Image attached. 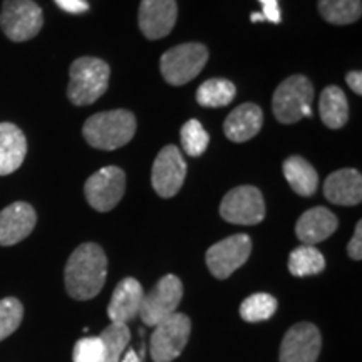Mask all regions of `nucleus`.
Instances as JSON below:
<instances>
[{"label": "nucleus", "mask_w": 362, "mask_h": 362, "mask_svg": "<svg viewBox=\"0 0 362 362\" xmlns=\"http://www.w3.org/2000/svg\"><path fill=\"white\" fill-rule=\"evenodd\" d=\"M107 277V257L98 243H83L66 264V291L76 300H90L101 292Z\"/></svg>", "instance_id": "1"}, {"label": "nucleus", "mask_w": 362, "mask_h": 362, "mask_svg": "<svg viewBox=\"0 0 362 362\" xmlns=\"http://www.w3.org/2000/svg\"><path fill=\"white\" fill-rule=\"evenodd\" d=\"M136 133V116L131 111L115 110L90 116L84 123L83 134L89 146L115 151L128 144Z\"/></svg>", "instance_id": "2"}, {"label": "nucleus", "mask_w": 362, "mask_h": 362, "mask_svg": "<svg viewBox=\"0 0 362 362\" xmlns=\"http://www.w3.org/2000/svg\"><path fill=\"white\" fill-rule=\"evenodd\" d=\"M111 69L98 57H79L71 64L67 98L76 106L94 104L110 86Z\"/></svg>", "instance_id": "3"}, {"label": "nucleus", "mask_w": 362, "mask_h": 362, "mask_svg": "<svg viewBox=\"0 0 362 362\" xmlns=\"http://www.w3.org/2000/svg\"><path fill=\"white\" fill-rule=\"evenodd\" d=\"M314 86L305 76H291L275 89L272 110L279 123L293 124L312 116Z\"/></svg>", "instance_id": "4"}, {"label": "nucleus", "mask_w": 362, "mask_h": 362, "mask_svg": "<svg viewBox=\"0 0 362 362\" xmlns=\"http://www.w3.org/2000/svg\"><path fill=\"white\" fill-rule=\"evenodd\" d=\"M192 334V320L187 314L175 312L153 327L149 354L153 362H171L187 347Z\"/></svg>", "instance_id": "5"}, {"label": "nucleus", "mask_w": 362, "mask_h": 362, "mask_svg": "<svg viewBox=\"0 0 362 362\" xmlns=\"http://www.w3.org/2000/svg\"><path fill=\"white\" fill-rule=\"evenodd\" d=\"M208 62V49L203 44L187 42L176 45L161 56L160 69L171 86H183L193 81Z\"/></svg>", "instance_id": "6"}, {"label": "nucleus", "mask_w": 362, "mask_h": 362, "mask_svg": "<svg viewBox=\"0 0 362 362\" xmlns=\"http://www.w3.org/2000/svg\"><path fill=\"white\" fill-rule=\"evenodd\" d=\"M44 25V13L34 0H4L0 29L13 42L34 39Z\"/></svg>", "instance_id": "7"}, {"label": "nucleus", "mask_w": 362, "mask_h": 362, "mask_svg": "<svg viewBox=\"0 0 362 362\" xmlns=\"http://www.w3.org/2000/svg\"><path fill=\"white\" fill-rule=\"evenodd\" d=\"M183 298V284L173 274L165 275L158 280L149 293H144L139 317L149 327H155L166 317L173 315Z\"/></svg>", "instance_id": "8"}, {"label": "nucleus", "mask_w": 362, "mask_h": 362, "mask_svg": "<svg viewBox=\"0 0 362 362\" xmlns=\"http://www.w3.org/2000/svg\"><path fill=\"white\" fill-rule=\"evenodd\" d=\"M221 218L235 225H257L265 218V202L257 187L243 185L230 189L220 205Z\"/></svg>", "instance_id": "9"}, {"label": "nucleus", "mask_w": 362, "mask_h": 362, "mask_svg": "<svg viewBox=\"0 0 362 362\" xmlns=\"http://www.w3.org/2000/svg\"><path fill=\"white\" fill-rule=\"evenodd\" d=\"M126 175L117 166H106L90 175L84 185L86 200L96 211L106 214L123 200Z\"/></svg>", "instance_id": "10"}, {"label": "nucleus", "mask_w": 362, "mask_h": 362, "mask_svg": "<svg viewBox=\"0 0 362 362\" xmlns=\"http://www.w3.org/2000/svg\"><path fill=\"white\" fill-rule=\"evenodd\" d=\"M252 253V240L245 233L226 237L206 250V265L215 279L225 280L248 260Z\"/></svg>", "instance_id": "11"}, {"label": "nucleus", "mask_w": 362, "mask_h": 362, "mask_svg": "<svg viewBox=\"0 0 362 362\" xmlns=\"http://www.w3.org/2000/svg\"><path fill=\"white\" fill-rule=\"evenodd\" d=\"M187 178V161L173 144L165 146L156 156L151 170L153 189L161 198H173Z\"/></svg>", "instance_id": "12"}, {"label": "nucleus", "mask_w": 362, "mask_h": 362, "mask_svg": "<svg viewBox=\"0 0 362 362\" xmlns=\"http://www.w3.org/2000/svg\"><path fill=\"white\" fill-rule=\"evenodd\" d=\"M322 337L310 322H298L285 332L280 344V362H315L319 359Z\"/></svg>", "instance_id": "13"}, {"label": "nucleus", "mask_w": 362, "mask_h": 362, "mask_svg": "<svg viewBox=\"0 0 362 362\" xmlns=\"http://www.w3.org/2000/svg\"><path fill=\"white\" fill-rule=\"evenodd\" d=\"M178 19L176 0H141L138 11V25L149 40L166 37Z\"/></svg>", "instance_id": "14"}, {"label": "nucleus", "mask_w": 362, "mask_h": 362, "mask_svg": "<svg viewBox=\"0 0 362 362\" xmlns=\"http://www.w3.org/2000/svg\"><path fill=\"white\" fill-rule=\"evenodd\" d=\"M37 215L29 203L16 202L0 211V245L11 247L33 233Z\"/></svg>", "instance_id": "15"}, {"label": "nucleus", "mask_w": 362, "mask_h": 362, "mask_svg": "<svg viewBox=\"0 0 362 362\" xmlns=\"http://www.w3.org/2000/svg\"><path fill=\"white\" fill-rule=\"evenodd\" d=\"M143 297L144 291L138 280L133 277L123 279L112 292L110 305H107V315L112 322L128 324L129 320L139 315Z\"/></svg>", "instance_id": "16"}, {"label": "nucleus", "mask_w": 362, "mask_h": 362, "mask_svg": "<svg viewBox=\"0 0 362 362\" xmlns=\"http://www.w3.org/2000/svg\"><path fill=\"white\" fill-rule=\"evenodd\" d=\"M339 220L332 211L324 206H315L302 214L297 220L296 233L302 245L315 247L317 243L327 240L337 230Z\"/></svg>", "instance_id": "17"}, {"label": "nucleus", "mask_w": 362, "mask_h": 362, "mask_svg": "<svg viewBox=\"0 0 362 362\" xmlns=\"http://www.w3.org/2000/svg\"><path fill=\"white\" fill-rule=\"evenodd\" d=\"M325 198L334 205L354 206L362 202V176L354 168L337 170L324 183Z\"/></svg>", "instance_id": "18"}, {"label": "nucleus", "mask_w": 362, "mask_h": 362, "mask_svg": "<svg viewBox=\"0 0 362 362\" xmlns=\"http://www.w3.org/2000/svg\"><path fill=\"white\" fill-rule=\"evenodd\" d=\"M264 124V112L257 104L245 103L235 107L225 119V136L233 143H245L259 134Z\"/></svg>", "instance_id": "19"}, {"label": "nucleus", "mask_w": 362, "mask_h": 362, "mask_svg": "<svg viewBox=\"0 0 362 362\" xmlns=\"http://www.w3.org/2000/svg\"><path fill=\"white\" fill-rule=\"evenodd\" d=\"M27 155V139L21 128L12 123H0V176L21 168Z\"/></svg>", "instance_id": "20"}, {"label": "nucleus", "mask_w": 362, "mask_h": 362, "mask_svg": "<svg viewBox=\"0 0 362 362\" xmlns=\"http://www.w3.org/2000/svg\"><path fill=\"white\" fill-rule=\"evenodd\" d=\"M284 176L293 192L300 197H312L319 187V175L302 156H288L284 161Z\"/></svg>", "instance_id": "21"}, {"label": "nucleus", "mask_w": 362, "mask_h": 362, "mask_svg": "<svg viewBox=\"0 0 362 362\" xmlns=\"http://www.w3.org/2000/svg\"><path fill=\"white\" fill-rule=\"evenodd\" d=\"M319 112L322 123L330 129H341L349 119V104L344 90L337 86H329L319 99Z\"/></svg>", "instance_id": "22"}, {"label": "nucleus", "mask_w": 362, "mask_h": 362, "mask_svg": "<svg viewBox=\"0 0 362 362\" xmlns=\"http://www.w3.org/2000/svg\"><path fill=\"white\" fill-rule=\"evenodd\" d=\"M322 19L334 25H349L361 19V0H319L317 4Z\"/></svg>", "instance_id": "23"}, {"label": "nucleus", "mask_w": 362, "mask_h": 362, "mask_svg": "<svg viewBox=\"0 0 362 362\" xmlns=\"http://www.w3.org/2000/svg\"><path fill=\"white\" fill-rule=\"evenodd\" d=\"M237 96V88L228 79H208L197 90V101L203 107L228 106Z\"/></svg>", "instance_id": "24"}, {"label": "nucleus", "mask_w": 362, "mask_h": 362, "mask_svg": "<svg viewBox=\"0 0 362 362\" xmlns=\"http://www.w3.org/2000/svg\"><path fill=\"white\" fill-rule=\"evenodd\" d=\"M325 269L324 255L312 245H300L293 248L288 257V270L293 277H309Z\"/></svg>", "instance_id": "25"}, {"label": "nucleus", "mask_w": 362, "mask_h": 362, "mask_svg": "<svg viewBox=\"0 0 362 362\" xmlns=\"http://www.w3.org/2000/svg\"><path fill=\"white\" fill-rule=\"evenodd\" d=\"M99 337L104 346L103 362H119L131 339L128 324L111 322Z\"/></svg>", "instance_id": "26"}, {"label": "nucleus", "mask_w": 362, "mask_h": 362, "mask_svg": "<svg viewBox=\"0 0 362 362\" xmlns=\"http://www.w3.org/2000/svg\"><path fill=\"white\" fill-rule=\"evenodd\" d=\"M277 298L270 293H253L242 302L240 315L245 322H262V320H269L277 312Z\"/></svg>", "instance_id": "27"}, {"label": "nucleus", "mask_w": 362, "mask_h": 362, "mask_svg": "<svg viewBox=\"0 0 362 362\" xmlns=\"http://www.w3.org/2000/svg\"><path fill=\"white\" fill-rule=\"evenodd\" d=\"M180 138L185 153L193 158L202 156L203 153L206 151L208 143H210V136H208L206 129L203 128V124L197 119H189L181 126Z\"/></svg>", "instance_id": "28"}, {"label": "nucleus", "mask_w": 362, "mask_h": 362, "mask_svg": "<svg viewBox=\"0 0 362 362\" xmlns=\"http://www.w3.org/2000/svg\"><path fill=\"white\" fill-rule=\"evenodd\" d=\"M22 317H24V307L19 298L6 297L0 300V341L19 329Z\"/></svg>", "instance_id": "29"}, {"label": "nucleus", "mask_w": 362, "mask_h": 362, "mask_svg": "<svg viewBox=\"0 0 362 362\" xmlns=\"http://www.w3.org/2000/svg\"><path fill=\"white\" fill-rule=\"evenodd\" d=\"M104 346L101 337H83L74 344L72 361L74 362H103Z\"/></svg>", "instance_id": "30"}, {"label": "nucleus", "mask_w": 362, "mask_h": 362, "mask_svg": "<svg viewBox=\"0 0 362 362\" xmlns=\"http://www.w3.org/2000/svg\"><path fill=\"white\" fill-rule=\"evenodd\" d=\"M347 253L352 260L359 262L362 259V221L359 220L356 225L354 235H352L349 245H347Z\"/></svg>", "instance_id": "31"}, {"label": "nucleus", "mask_w": 362, "mask_h": 362, "mask_svg": "<svg viewBox=\"0 0 362 362\" xmlns=\"http://www.w3.org/2000/svg\"><path fill=\"white\" fill-rule=\"evenodd\" d=\"M259 2L262 4V16L265 17V21L272 24H280L282 16H280L279 0H259Z\"/></svg>", "instance_id": "32"}, {"label": "nucleus", "mask_w": 362, "mask_h": 362, "mask_svg": "<svg viewBox=\"0 0 362 362\" xmlns=\"http://www.w3.org/2000/svg\"><path fill=\"white\" fill-rule=\"evenodd\" d=\"M62 11L71 13H83L89 11V4L86 0H54Z\"/></svg>", "instance_id": "33"}, {"label": "nucleus", "mask_w": 362, "mask_h": 362, "mask_svg": "<svg viewBox=\"0 0 362 362\" xmlns=\"http://www.w3.org/2000/svg\"><path fill=\"white\" fill-rule=\"evenodd\" d=\"M346 83L349 84V88L354 90L357 96L362 94V74L361 71H351L349 74L346 76Z\"/></svg>", "instance_id": "34"}, {"label": "nucleus", "mask_w": 362, "mask_h": 362, "mask_svg": "<svg viewBox=\"0 0 362 362\" xmlns=\"http://www.w3.org/2000/svg\"><path fill=\"white\" fill-rule=\"evenodd\" d=\"M121 362H141V359H139L138 354L133 349H129L128 352H126L123 359H121Z\"/></svg>", "instance_id": "35"}, {"label": "nucleus", "mask_w": 362, "mask_h": 362, "mask_svg": "<svg viewBox=\"0 0 362 362\" xmlns=\"http://www.w3.org/2000/svg\"><path fill=\"white\" fill-rule=\"evenodd\" d=\"M264 22L265 21V17L262 16V12H259V13H252V22Z\"/></svg>", "instance_id": "36"}]
</instances>
